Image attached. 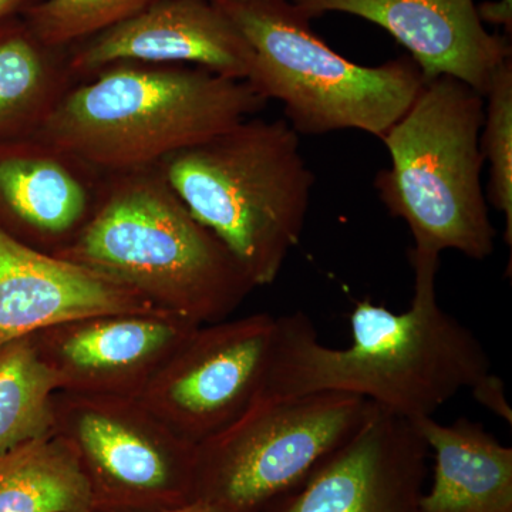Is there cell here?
<instances>
[{
	"mask_svg": "<svg viewBox=\"0 0 512 512\" xmlns=\"http://www.w3.org/2000/svg\"><path fill=\"white\" fill-rule=\"evenodd\" d=\"M414 293L410 308L389 311L369 299L350 313L352 345H322L302 312L278 318L271 365L258 399L318 393L362 397L404 419L431 417L458 392L490 373L480 339L439 305L440 254L410 249Z\"/></svg>",
	"mask_w": 512,
	"mask_h": 512,
	"instance_id": "6da1fadb",
	"label": "cell"
},
{
	"mask_svg": "<svg viewBox=\"0 0 512 512\" xmlns=\"http://www.w3.org/2000/svg\"><path fill=\"white\" fill-rule=\"evenodd\" d=\"M265 104L247 80L184 64L123 62L70 87L33 137L89 170L128 173L157 167Z\"/></svg>",
	"mask_w": 512,
	"mask_h": 512,
	"instance_id": "7a4b0ae2",
	"label": "cell"
},
{
	"mask_svg": "<svg viewBox=\"0 0 512 512\" xmlns=\"http://www.w3.org/2000/svg\"><path fill=\"white\" fill-rule=\"evenodd\" d=\"M55 256L109 276L198 325L228 319L256 288L157 167L110 174L82 231Z\"/></svg>",
	"mask_w": 512,
	"mask_h": 512,
	"instance_id": "3957f363",
	"label": "cell"
},
{
	"mask_svg": "<svg viewBox=\"0 0 512 512\" xmlns=\"http://www.w3.org/2000/svg\"><path fill=\"white\" fill-rule=\"evenodd\" d=\"M157 168L256 288L274 284L301 241L315 185L288 121L249 117Z\"/></svg>",
	"mask_w": 512,
	"mask_h": 512,
	"instance_id": "277c9868",
	"label": "cell"
},
{
	"mask_svg": "<svg viewBox=\"0 0 512 512\" xmlns=\"http://www.w3.org/2000/svg\"><path fill=\"white\" fill-rule=\"evenodd\" d=\"M254 52L247 82L262 99L284 104L299 136L359 130L380 140L424 86L410 56L380 66L350 62L316 36L292 0H212Z\"/></svg>",
	"mask_w": 512,
	"mask_h": 512,
	"instance_id": "5b68a950",
	"label": "cell"
},
{
	"mask_svg": "<svg viewBox=\"0 0 512 512\" xmlns=\"http://www.w3.org/2000/svg\"><path fill=\"white\" fill-rule=\"evenodd\" d=\"M484 99L453 77L431 80L382 138L392 165L375 187L390 215L406 222L414 247L476 261L494 252L481 184Z\"/></svg>",
	"mask_w": 512,
	"mask_h": 512,
	"instance_id": "8992f818",
	"label": "cell"
},
{
	"mask_svg": "<svg viewBox=\"0 0 512 512\" xmlns=\"http://www.w3.org/2000/svg\"><path fill=\"white\" fill-rule=\"evenodd\" d=\"M375 403L343 393L256 399L197 446L194 501L224 512H262L295 490L365 424Z\"/></svg>",
	"mask_w": 512,
	"mask_h": 512,
	"instance_id": "52a82bcc",
	"label": "cell"
},
{
	"mask_svg": "<svg viewBox=\"0 0 512 512\" xmlns=\"http://www.w3.org/2000/svg\"><path fill=\"white\" fill-rule=\"evenodd\" d=\"M53 436L76 458L93 512H157L194 501L197 446L140 399L57 392Z\"/></svg>",
	"mask_w": 512,
	"mask_h": 512,
	"instance_id": "ba28073f",
	"label": "cell"
},
{
	"mask_svg": "<svg viewBox=\"0 0 512 512\" xmlns=\"http://www.w3.org/2000/svg\"><path fill=\"white\" fill-rule=\"evenodd\" d=\"M278 318L254 313L201 325L140 397L178 436L198 446L227 429L261 394Z\"/></svg>",
	"mask_w": 512,
	"mask_h": 512,
	"instance_id": "9c48e42d",
	"label": "cell"
},
{
	"mask_svg": "<svg viewBox=\"0 0 512 512\" xmlns=\"http://www.w3.org/2000/svg\"><path fill=\"white\" fill-rule=\"evenodd\" d=\"M201 325L151 309L104 313L32 335L59 392L140 399L168 360Z\"/></svg>",
	"mask_w": 512,
	"mask_h": 512,
	"instance_id": "30bf717a",
	"label": "cell"
},
{
	"mask_svg": "<svg viewBox=\"0 0 512 512\" xmlns=\"http://www.w3.org/2000/svg\"><path fill=\"white\" fill-rule=\"evenodd\" d=\"M429 454L412 420L375 404L345 444L262 512H419Z\"/></svg>",
	"mask_w": 512,
	"mask_h": 512,
	"instance_id": "8fae6325",
	"label": "cell"
},
{
	"mask_svg": "<svg viewBox=\"0 0 512 512\" xmlns=\"http://www.w3.org/2000/svg\"><path fill=\"white\" fill-rule=\"evenodd\" d=\"M184 64L247 80L254 52L237 26L212 0H157L69 56L74 79L89 80L111 64Z\"/></svg>",
	"mask_w": 512,
	"mask_h": 512,
	"instance_id": "7c38bea8",
	"label": "cell"
},
{
	"mask_svg": "<svg viewBox=\"0 0 512 512\" xmlns=\"http://www.w3.org/2000/svg\"><path fill=\"white\" fill-rule=\"evenodd\" d=\"M309 19L348 13L375 23L406 47L424 83L453 77L487 96L512 60L507 36L487 32L474 0H292Z\"/></svg>",
	"mask_w": 512,
	"mask_h": 512,
	"instance_id": "4fadbf2b",
	"label": "cell"
},
{
	"mask_svg": "<svg viewBox=\"0 0 512 512\" xmlns=\"http://www.w3.org/2000/svg\"><path fill=\"white\" fill-rule=\"evenodd\" d=\"M151 309L134 289L0 227V348L70 320Z\"/></svg>",
	"mask_w": 512,
	"mask_h": 512,
	"instance_id": "5bb4252c",
	"label": "cell"
},
{
	"mask_svg": "<svg viewBox=\"0 0 512 512\" xmlns=\"http://www.w3.org/2000/svg\"><path fill=\"white\" fill-rule=\"evenodd\" d=\"M83 168L37 140L0 156V202L25 234L23 244L55 255L82 231L97 195Z\"/></svg>",
	"mask_w": 512,
	"mask_h": 512,
	"instance_id": "9a60e30c",
	"label": "cell"
},
{
	"mask_svg": "<svg viewBox=\"0 0 512 512\" xmlns=\"http://www.w3.org/2000/svg\"><path fill=\"white\" fill-rule=\"evenodd\" d=\"M434 456L433 485L419 512H512V448L481 424L413 421Z\"/></svg>",
	"mask_w": 512,
	"mask_h": 512,
	"instance_id": "2e32d148",
	"label": "cell"
},
{
	"mask_svg": "<svg viewBox=\"0 0 512 512\" xmlns=\"http://www.w3.org/2000/svg\"><path fill=\"white\" fill-rule=\"evenodd\" d=\"M0 512H93L72 451L50 436L0 458Z\"/></svg>",
	"mask_w": 512,
	"mask_h": 512,
	"instance_id": "e0dca14e",
	"label": "cell"
},
{
	"mask_svg": "<svg viewBox=\"0 0 512 512\" xmlns=\"http://www.w3.org/2000/svg\"><path fill=\"white\" fill-rule=\"evenodd\" d=\"M72 79L69 57L42 45L30 30L0 40V130L28 127L35 133Z\"/></svg>",
	"mask_w": 512,
	"mask_h": 512,
	"instance_id": "ac0fdd59",
	"label": "cell"
},
{
	"mask_svg": "<svg viewBox=\"0 0 512 512\" xmlns=\"http://www.w3.org/2000/svg\"><path fill=\"white\" fill-rule=\"evenodd\" d=\"M59 390L32 336L0 348V458L53 436V400Z\"/></svg>",
	"mask_w": 512,
	"mask_h": 512,
	"instance_id": "d6986e66",
	"label": "cell"
},
{
	"mask_svg": "<svg viewBox=\"0 0 512 512\" xmlns=\"http://www.w3.org/2000/svg\"><path fill=\"white\" fill-rule=\"evenodd\" d=\"M157 0H42L28 10L29 30L42 45L63 50L133 18Z\"/></svg>",
	"mask_w": 512,
	"mask_h": 512,
	"instance_id": "ffe728a7",
	"label": "cell"
},
{
	"mask_svg": "<svg viewBox=\"0 0 512 512\" xmlns=\"http://www.w3.org/2000/svg\"><path fill=\"white\" fill-rule=\"evenodd\" d=\"M480 147L490 164L488 200L505 218L504 241L512 245V60L495 74L488 90Z\"/></svg>",
	"mask_w": 512,
	"mask_h": 512,
	"instance_id": "44dd1931",
	"label": "cell"
},
{
	"mask_svg": "<svg viewBox=\"0 0 512 512\" xmlns=\"http://www.w3.org/2000/svg\"><path fill=\"white\" fill-rule=\"evenodd\" d=\"M474 399L477 400L481 406L490 410L498 417H501L508 424H512V409L507 402L505 396V387L503 380L500 377L491 375V372L480 380L473 387H471Z\"/></svg>",
	"mask_w": 512,
	"mask_h": 512,
	"instance_id": "7402d4cb",
	"label": "cell"
},
{
	"mask_svg": "<svg viewBox=\"0 0 512 512\" xmlns=\"http://www.w3.org/2000/svg\"><path fill=\"white\" fill-rule=\"evenodd\" d=\"M478 15L483 22L503 26L508 36L512 33V0L485 2L477 6Z\"/></svg>",
	"mask_w": 512,
	"mask_h": 512,
	"instance_id": "603a6c76",
	"label": "cell"
},
{
	"mask_svg": "<svg viewBox=\"0 0 512 512\" xmlns=\"http://www.w3.org/2000/svg\"><path fill=\"white\" fill-rule=\"evenodd\" d=\"M157 512H224L220 508L214 507V505L204 503V501L195 500L191 503L178 505V507L167 508V510Z\"/></svg>",
	"mask_w": 512,
	"mask_h": 512,
	"instance_id": "cb8c5ba5",
	"label": "cell"
},
{
	"mask_svg": "<svg viewBox=\"0 0 512 512\" xmlns=\"http://www.w3.org/2000/svg\"><path fill=\"white\" fill-rule=\"evenodd\" d=\"M39 2H42V0H0V18L20 8V6L28 5V3H30V6H35Z\"/></svg>",
	"mask_w": 512,
	"mask_h": 512,
	"instance_id": "d4e9b609",
	"label": "cell"
}]
</instances>
